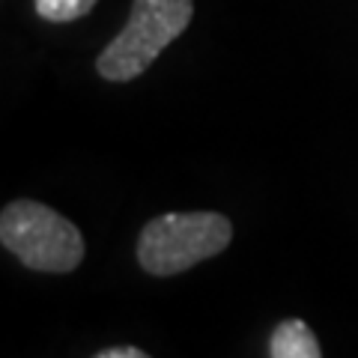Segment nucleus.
Instances as JSON below:
<instances>
[{
	"label": "nucleus",
	"mask_w": 358,
	"mask_h": 358,
	"mask_svg": "<svg viewBox=\"0 0 358 358\" xmlns=\"http://www.w3.org/2000/svg\"><path fill=\"white\" fill-rule=\"evenodd\" d=\"M272 358H322L320 341L305 320H281L268 338Z\"/></svg>",
	"instance_id": "obj_4"
},
{
	"label": "nucleus",
	"mask_w": 358,
	"mask_h": 358,
	"mask_svg": "<svg viewBox=\"0 0 358 358\" xmlns=\"http://www.w3.org/2000/svg\"><path fill=\"white\" fill-rule=\"evenodd\" d=\"M233 242V221L221 212H164L143 224L138 266L152 278L182 275Z\"/></svg>",
	"instance_id": "obj_1"
},
{
	"label": "nucleus",
	"mask_w": 358,
	"mask_h": 358,
	"mask_svg": "<svg viewBox=\"0 0 358 358\" xmlns=\"http://www.w3.org/2000/svg\"><path fill=\"white\" fill-rule=\"evenodd\" d=\"M93 358H152V355L143 352L141 346H108V350H99Z\"/></svg>",
	"instance_id": "obj_6"
},
{
	"label": "nucleus",
	"mask_w": 358,
	"mask_h": 358,
	"mask_svg": "<svg viewBox=\"0 0 358 358\" xmlns=\"http://www.w3.org/2000/svg\"><path fill=\"white\" fill-rule=\"evenodd\" d=\"M99 0H33L36 15L51 21V24H69L93 13V6Z\"/></svg>",
	"instance_id": "obj_5"
},
{
	"label": "nucleus",
	"mask_w": 358,
	"mask_h": 358,
	"mask_svg": "<svg viewBox=\"0 0 358 358\" xmlns=\"http://www.w3.org/2000/svg\"><path fill=\"white\" fill-rule=\"evenodd\" d=\"M0 245L30 272L69 275L84 263V236L57 209L39 200H13L0 212Z\"/></svg>",
	"instance_id": "obj_2"
},
{
	"label": "nucleus",
	"mask_w": 358,
	"mask_h": 358,
	"mask_svg": "<svg viewBox=\"0 0 358 358\" xmlns=\"http://www.w3.org/2000/svg\"><path fill=\"white\" fill-rule=\"evenodd\" d=\"M194 0H131L129 21L96 60V72L110 84L141 78L159 54L188 30Z\"/></svg>",
	"instance_id": "obj_3"
}]
</instances>
